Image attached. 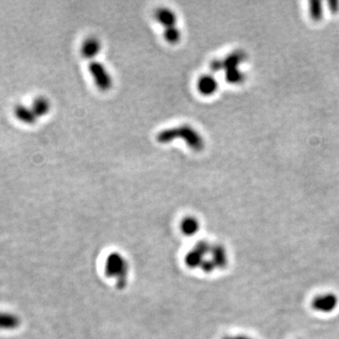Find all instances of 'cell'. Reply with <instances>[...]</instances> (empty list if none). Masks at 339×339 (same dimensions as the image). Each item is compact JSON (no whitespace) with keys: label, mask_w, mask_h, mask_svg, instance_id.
<instances>
[{"label":"cell","mask_w":339,"mask_h":339,"mask_svg":"<svg viewBox=\"0 0 339 339\" xmlns=\"http://www.w3.org/2000/svg\"><path fill=\"white\" fill-rule=\"evenodd\" d=\"M177 139H182L193 151H202L205 148V140L202 135L188 124L162 130L157 135V141L162 145H168Z\"/></svg>","instance_id":"cell-1"},{"label":"cell","mask_w":339,"mask_h":339,"mask_svg":"<svg viewBox=\"0 0 339 339\" xmlns=\"http://www.w3.org/2000/svg\"><path fill=\"white\" fill-rule=\"evenodd\" d=\"M89 72L94 81L95 86L102 92H108L112 87V79L108 69L99 61H92L89 64Z\"/></svg>","instance_id":"cell-2"},{"label":"cell","mask_w":339,"mask_h":339,"mask_svg":"<svg viewBox=\"0 0 339 339\" xmlns=\"http://www.w3.org/2000/svg\"><path fill=\"white\" fill-rule=\"evenodd\" d=\"M338 303V297L332 292H326L314 297L311 302V306L313 310L318 313L329 314L335 310Z\"/></svg>","instance_id":"cell-3"},{"label":"cell","mask_w":339,"mask_h":339,"mask_svg":"<svg viewBox=\"0 0 339 339\" xmlns=\"http://www.w3.org/2000/svg\"><path fill=\"white\" fill-rule=\"evenodd\" d=\"M219 83L213 75H204L197 82V89L200 94L210 96L218 91Z\"/></svg>","instance_id":"cell-4"},{"label":"cell","mask_w":339,"mask_h":339,"mask_svg":"<svg viewBox=\"0 0 339 339\" xmlns=\"http://www.w3.org/2000/svg\"><path fill=\"white\" fill-rule=\"evenodd\" d=\"M101 48L100 41L95 37H90L82 43L80 53L83 58L86 59H93L100 53Z\"/></svg>","instance_id":"cell-5"},{"label":"cell","mask_w":339,"mask_h":339,"mask_svg":"<svg viewBox=\"0 0 339 339\" xmlns=\"http://www.w3.org/2000/svg\"><path fill=\"white\" fill-rule=\"evenodd\" d=\"M155 18L165 29L176 27L177 16L175 13L168 8H159L155 13Z\"/></svg>","instance_id":"cell-6"},{"label":"cell","mask_w":339,"mask_h":339,"mask_svg":"<svg viewBox=\"0 0 339 339\" xmlns=\"http://www.w3.org/2000/svg\"><path fill=\"white\" fill-rule=\"evenodd\" d=\"M15 115L19 121H21L23 123H28V124H33L36 123L37 119H38V117L32 110L31 107H28L22 104L15 106Z\"/></svg>","instance_id":"cell-7"},{"label":"cell","mask_w":339,"mask_h":339,"mask_svg":"<svg viewBox=\"0 0 339 339\" xmlns=\"http://www.w3.org/2000/svg\"><path fill=\"white\" fill-rule=\"evenodd\" d=\"M245 59V52L241 50L234 51L226 58H224V70L231 68H239V65L244 62Z\"/></svg>","instance_id":"cell-8"},{"label":"cell","mask_w":339,"mask_h":339,"mask_svg":"<svg viewBox=\"0 0 339 339\" xmlns=\"http://www.w3.org/2000/svg\"><path fill=\"white\" fill-rule=\"evenodd\" d=\"M50 108V102L44 96H38L33 100L31 105V108L38 118L46 115L49 112Z\"/></svg>","instance_id":"cell-9"},{"label":"cell","mask_w":339,"mask_h":339,"mask_svg":"<svg viewBox=\"0 0 339 339\" xmlns=\"http://www.w3.org/2000/svg\"><path fill=\"white\" fill-rule=\"evenodd\" d=\"M19 325V318L9 313H0V329L13 330Z\"/></svg>","instance_id":"cell-10"},{"label":"cell","mask_w":339,"mask_h":339,"mask_svg":"<svg viewBox=\"0 0 339 339\" xmlns=\"http://www.w3.org/2000/svg\"><path fill=\"white\" fill-rule=\"evenodd\" d=\"M225 80L230 84H240L245 80V75L239 68L225 70Z\"/></svg>","instance_id":"cell-11"},{"label":"cell","mask_w":339,"mask_h":339,"mask_svg":"<svg viewBox=\"0 0 339 339\" xmlns=\"http://www.w3.org/2000/svg\"><path fill=\"white\" fill-rule=\"evenodd\" d=\"M163 36L167 43L175 44L181 40V31L177 27H172V28L164 29Z\"/></svg>","instance_id":"cell-12"},{"label":"cell","mask_w":339,"mask_h":339,"mask_svg":"<svg viewBox=\"0 0 339 339\" xmlns=\"http://www.w3.org/2000/svg\"><path fill=\"white\" fill-rule=\"evenodd\" d=\"M309 14L311 18L318 21L323 16V6L320 1H311L309 3Z\"/></svg>","instance_id":"cell-13"},{"label":"cell","mask_w":339,"mask_h":339,"mask_svg":"<svg viewBox=\"0 0 339 339\" xmlns=\"http://www.w3.org/2000/svg\"><path fill=\"white\" fill-rule=\"evenodd\" d=\"M183 230L187 233H192L198 229V223L193 218H187L183 222Z\"/></svg>","instance_id":"cell-14"},{"label":"cell","mask_w":339,"mask_h":339,"mask_svg":"<svg viewBox=\"0 0 339 339\" xmlns=\"http://www.w3.org/2000/svg\"><path fill=\"white\" fill-rule=\"evenodd\" d=\"M210 71L212 73H217L224 70V59H213L210 62Z\"/></svg>","instance_id":"cell-15"},{"label":"cell","mask_w":339,"mask_h":339,"mask_svg":"<svg viewBox=\"0 0 339 339\" xmlns=\"http://www.w3.org/2000/svg\"><path fill=\"white\" fill-rule=\"evenodd\" d=\"M329 10L332 12V13H336L339 11V2L337 1H332V2H329Z\"/></svg>","instance_id":"cell-16"},{"label":"cell","mask_w":339,"mask_h":339,"mask_svg":"<svg viewBox=\"0 0 339 339\" xmlns=\"http://www.w3.org/2000/svg\"><path fill=\"white\" fill-rule=\"evenodd\" d=\"M225 339H254L253 337H249L246 335H238V336H231V337H226Z\"/></svg>","instance_id":"cell-17"}]
</instances>
